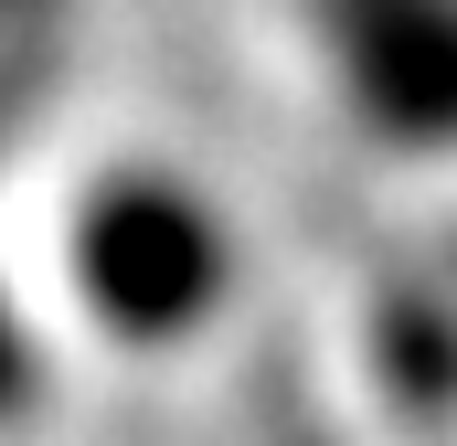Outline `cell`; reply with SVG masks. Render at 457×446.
Instances as JSON below:
<instances>
[{
	"label": "cell",
	"mask_w": 457,
	"mask_h": 446,
	"mask_svg": "<svg viewBox=\"0 0 457 446\" xmlns=\"http://www.w3.org/2000/svg\"><path fill=\"white\" fill-rule=\"evenodd\" d=\"M64 266L107 340H181L224 298V223L170 170H96L64 223Z\"/></svg>",
	"instance_id": "6da1fadb"
}]
</instances>
